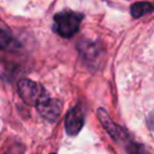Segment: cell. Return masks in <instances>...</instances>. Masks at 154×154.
Masks as SVG:
<instances>
[{
  "label": "cell",
  "mask_w": 154,
  "mask_h": 154,
  "mask_svg": "<svg viewBox=\"0 0 154 154\" xmlns=\"http://www.w3.org/2000/svg\"><path fill=\"white\" fill-rule=\"evenodd\" d=\"M82 14L72 11H63L54 16L53 29L63 37H72L79 29Z\"/></svg>",
  "instance_id": "cell-1"
},
{
  "label": "cell",
  "mask_w": 154,
  "mask_h": 154,
  "mask_svg": "<svg viewBox=\"0 0 154 154\" xmlns=\"http://www.w3.org/2000/svg\"><path fill=\"white\" fill-rule=\"evenodd\" d=\"M18 93L20 97L28 103H35L36 106L47 96H45L43 88L29 79H22L18 84Z\"/></svg>",
  "instance_id": "cell-2"
},
{
  "label": "cell",
  "mask_w": 154,
  "mask_h": 154,
  "mask_svg": "<svg viewBox=\"0 0 154 154\" xmlns=\"http://www.w3.org/2000/svg\"><path fill=\"white\" fill-rule=\"evenodd\" d=\"M83 120H84V114H83L81 106H77L73 109H71L67 113V117L65 120L66 132L69 135H77L79 130L82 129Z\"/></svg>",
  "instance_id": "cell-3"
},
{
  "label": "cell",
  "mask_w": 154,
  "mask_h": 154,
  "mask_svg": "<svg viewBox=\"0 0 154 154\" xmlns=\"http://www.w3.org/2000/svg\"><path fill=\"white\" fill-rule=\"evenodd\" d=\"M36 107H37L38 112L45 118H47L49 120L55 119L58 117V114H59V106H58V103L54 100H51L48 97L43 99Z\"/></svg>",
  "instance_id": "cell-4"
},
{
  "label": "cell",
  "mask_w": 154,
  "mask_h": 154,
  "mask_svg": "<svg viewBox=\"0 0 154 154\" xmlns=\"http://www.w3.org/2000/svg\"><path fill=\"white\" fill-rule=\"evenodd\" d=\"M12 43H13V37L8 26L0 20V48L1 49L8 48Z\"/></svg>",
  "instance_id": "cell-5"
},
{
  "label": "cell",
  "mask_w": 154,
  "mask_h": 154,
  "mask_svg": "<svg viewBox=\"0 0 154 154\" xmlns=\"http://www.w3.org/2000/svg\"><path fill=\"white\" fill-rule=\"evenodd\" d=\"M153 10V5L149 2H136L131 6V13L134 17H141Z\"/></svg>",
  "instance_id": "cell-6"
}]
</instances>
